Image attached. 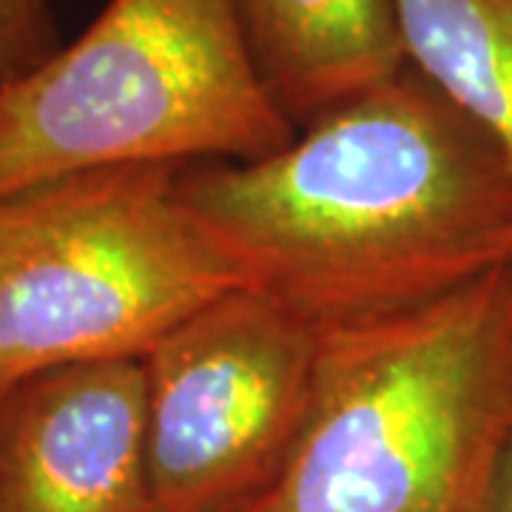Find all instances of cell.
I'll return each instance as SVG.
<instances>
[{
	"label": "cell",
	"mask_w": 512,
	"mask_h": 512,
	"mask_svg": "<svg viewBox=\"0 0 512 512\" xmlns=\"http://www.w3.org/2000/svg\"><path fill=\"white\" fill-rule=\"evenodd\" d=\"M180 197L242 276L319 330L407 311L512 259V160L410 63Z\"/></svg>",
	"instance_id": "cell-1"
},
{
	"label": "cell",
	"mask_w": 512,
	"mask_h": 512,
	"mask_svg": "<svg viewBox=\"0 0 512 512\" xmlns=\"http://www.w3.org/2000/svg\"><path fill=\"white\" fill-rule=\"evenodd\" d=\"M512 427V259L322 330L308 416L251 512H478Z\"/></svg>",
	"instance_id": "cell-2"
},
{
	"label": "cell",
	"mask_w": 512,
	"mask_h": 512,
	"mask_svg": "<svg viewBox=\"0 0 512 512\" xmlns=\"http://www.w3.org/2000/svg\"><path fill=\"white\" fill-rule=\"evenodd\" d=\"M293 137L237 0H109L0 94V200L120 165L256 163Z\"/></svg>",
	"instance_id": "cell-3"
},
{
	"label": "cell",
	"mask_w": 512,
	"mask_h": 512,
	"mask_svg": "<svg viewBox=\"0 0 512 512\" xmlns=\"http://www.w3.org/2000/svg\"><path fill=\"white\" fill-rule=\"evenodd\" d=\"M183 165H120L0 200V387L77 362L146 359L245 288L180 197Z\"/></svg>",
	"instance_id": "cell-4"
},
{
	"label": "cell",
	"mask_w": 512,
	"mask_h": 512,
	"mask_svg": "<svg viewBox=\"0 0 512 512\" xmlns=\"http://www.w3.org/2000/svg\"><path fill=\"white\" fill-rule=\"evenodd\" d=\"M322 330L254 288L228 291L146 359L154 512H214L265 493L308 416Z\"/></svg>",
	"instance_id": "cell-5"
},
{
	"label": "cell",
	"mask_w": 512,
	"mask_h": 512,
	"mask_svg": "<svg viewBox=\"0 0 512 512\" xmlns=\"http://www.w3.org/2000/svg\"><path fill=\"white\" fill-rule=\"evenodd\" d=\"M0 512H154L143 359L49 367L0 390Z\"/></svg>",
	"instance_id": "cell-6"
},
{
	"label": "cell",
	"mask_w": 512,
	"mask_h": 512,
	"mask_svg": "<svg viewBox=\"0 0 512 512\" xmlns=\"http://www.w3.org/2000/svg\"><path fill=\"white\" fill-rule=\"evenodd\" d=\"M251 55L296 131L407 66L393 0H237Z\"/></svg>",
	"instance_id": "cell-7"
},
{
	"label": "cell",
	"mask_w": 512,
	"mask_h": 512,
	"mask_svg": "<svg viewBox=\"0 0 512 512\" xmlns=\"http://www.w3.org/2000/svg\"><path fill=\"white\" fill-rule=\"evenodd\" d=\"M407 63L512 160V0H393Z\"/></svg>",
	"instance_id": "cell-8"
},
{
	"label": "cell",
	"mask_w": 512,
	"mask_h": 512,
	"mask_svg": "<svg viewBox=\"0 0 512 512\" xmlns=\"http://www.w3.org/2000/svg\"><path fill=\"white\" fill-rule=\"evenodd\" d=\"M49 0H0V94L60 49Z\"/></svg>",
	"instance_id": "cell-9"
},
{
	"label": "cell",
	"mask_w": 512,
	"mask_h": 512,
	"mask_svg": "<svg viewBox=\"0 0 512 512\" xmlns=\"http://www.w3.org/2000/svg\"><path fill=\"white\" fill-rule=\"evenodd\" d=\"M478 512H512V427L498 450Z\"/></svg>",
	"instance_id": "cell-10"
},
{
	"label": "cell",
	"mask_w": 512,
	"mask_h": 512,
	"mask_svg": "<svg viewBox=\"0 0 512 512\" xmlns=\"http://www.w3.org/2000/svg\"><path fill=\"white\" fill-rule=\"evenodd\" d=\"M256 498H251V501H242V504H231V507H222V510H214V512H251L254 510Z\"/></svg>",
	"instance_id": "cell-11"
},
{
	"label": "cell",
	"mask_w": 512,
	"mask_h": 512,
	"mask_svg": "<svg viewBox=\"0 0 512 512\" xmlns=\"http://www.w3.org/2000/svg\"><path fill=\"white\" fill-rule=\"evenodd\" d=\"M0 390H3V387H0Z\"/></svg>",
	"instance_id": "cell-12"
}]
</instances>
